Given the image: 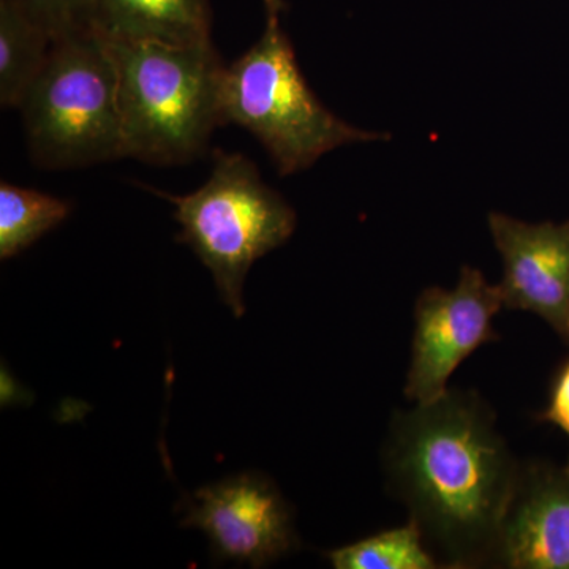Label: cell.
Instances as JSON below:
<instances>
[{
  "label": "cell",
  "mask_w": 569,
  "mask_h": 569,
  "mask_svg": "<svg viewBox=\"0 0 569 569\" xmlns=\"http://www.w3.org/2000/svg\"><path fill=\"white\" fill-rule=\"evenodd\" d=\"M537 422L560 429L569 438V356L557 367L549 385L548 406L535 415ZM569 471V462L567 466Z\"/></svg>",
  "instance_id": "9a60e30c"
},
{
  "label": "cell",
  "mask_w": 569,
  "mask_h": 569,
  "mask_svg": "<svg viewBox=\"0 0 569 569\" xmlns=\"http://www.w3.org/2000/svg\"><path fill=\"white\" fill-rule=\"evenodd\" d=\"M54 37L10 0H0V103L20 108L50 58Z\"/></svg>",
  "instance_id": "8fae6325"
},
{
  "label": "cell",
  "mask_w": 569,
  "mask_h": 569,
  "mask_svg": "<svg viewBox=\"0 0 569 569\" xmlns=\"http://www.w3.org/2000/svg\"><path fill=\"white\" fill-rule=\"evenodd\" d=\"M183 527L203 530L213 559L252 568L274 563L299 548L293 512L271 479L244 473L187 498Z\"/></svg>",
  "instance_id": "52a82bcc"
},
{
  "label": "cell",
  "mask_w": 569,
  "mask_h": 569,
  "mask_svg": "<svg viewBox=\"0 0 569 569\" xmlns=\"http://www.w3.org/2000/svg\"><path fill=\"white\" fill-rule=\"evenodd\" d=\"M89 24L108 39L170 44L212 41L209 0H92Z\"/></svg>",
  "instance_id": "30bf717a"
},
{
  "label": "cell",
  "mask_w": 569,
  "mask_h": 569,
  "mask_svg": "<svg viewBox=\"0 0 569 569\" xmlns=\"http://www.w3.org/2000/svg\"><path fill=\"white\" fill-rule=\"evenodd\" d=\"M20 110L33 162L47 170L123 159L118 71L91 24L56 37Z\"/></svg>",
  "instance_id": "277c9868"
},
{
  "label": "cell",
  "mask_w": 569,
  "mask_h": 569,
  "mask_svg": "<svg viewBox=\"0 0 569 569\" xmlns=\"http://www.w3.org/2000/svg\"><path fill=\"white\" fill-rule=\"evenodd\" d=\"M39 21L52 37L73 31L89 24V10L92 0H10Z\"/></svg>",
  "instance_id": "5bb4252c"
},
{
  "label": "cell",
  "mask_w": 569,
  "mask_h": 569,
  "mask_svg": "<svg viewBox=\"0 0 569 569\" xmlns=\"http://www.w3.org/2000/svg\"><path fill=\"white\" fill-rule=\"evenodd\" d=\"M104 40L118 71L123 157L153 164L198 159L224 126V63L212 41Z\"/></svg>",
  "instance_id": "7a4b0ae2"
},
{
  "label": "cell",
  "mask_w": 569,
  "mask_h": 569,
  "mask_svg": "<svg viewBox=\"0 0 569 569\" xmlns=\"http://www.w3.org/2000/svg\"><path fill=\"white\" fill-rule=\"evenodd\" d=\"M388 486L443 568L493 567L520 463L478 392L452 389L397 411L385 449Z\"/></svg>",
  "instance_id": "6da1fadb"
},
{
  "label": "cell",
  "mask_w": 569,
  "mask_h": 569,
  "mask_svg": "<svg viewBox=\"0 0 569 569\" xmlns=\"http://www.w3.org/2000/svg\"><path fill=\"white\" fill-rule=\"evenodd\" d=\"M174 206L179 241L209 269L223 305L236 318L246 313L244 283L254 261L293 236L298 216L239 152H213L208 181L189 194L142 186Z\"/></svg>",
  "instance_id": "5b68a950"
},
{
  "label": "cell",
  "mask_w": 569,
  "mask_h": 569,
  "mask_svg": "<svg viewBox=\"0 0 569 569\" xmlns=\"http://www.w3.org/2000/svg\"><path fill=\"white\" fill-rule=\"evenodd\" d=\"M336 569H437L443 568L427 549L421 530L413 520L373 535L346 548L326 553Z\"/></svg>",
  "instance_id": "4fadbf2b"
},
{
  "label": "cell",
  "mask_w": 569,
  "mask_h": 569,
  "mask_svg": "<svg viewBox=\"0 0 569 569\" xmlns=\"http://www.w3.org/2000/svg\"><path fill=\"white\" fill-rule=\"evenodd\" d=\"M263 2L266 24L260 39L224 66L220 88L224 126L236 123L249 130L280 176L305 171L340 146L388 141L391 134L358 129L318 100L282 28L283 0Z\"/></svg>",
  "instance_id": "3957f363"
},
{
  "label": "cell",
  "mask_w": 569,
  "mask_h": 569,
  "mask_svg": "<svg viewBox=\"0 0 569 569\" xmlns=\"http://www.w3.org/2000/svg\"><path fill=\"white\" fill-rule=\"evenodd\" d=\"M70 212L69 201L3 181L0 183V258L6 261L17 257L61 224Z\"/></svg>",
  "instance_id": "7c38bea8"
},
{
  "label": "cell",
  "mask_w": 569,
  "mask_h": 569,
  "mask_svg": "<svg viewBox=\"0 0 569 569\" xmlns=\"http://www.w3.org/2000/svg\"><path fill=\"white\" fill-rule=\"evenodd\" d=\"M493 567L569 569V471L542 460L520 463Z\"/></svg>",
  "instance_id": "9c48e42d"
},
{
  "label": "cell",
  "mask_w": 569,
  "mask_h": 569,
  "mask_svg": "<svg viewBox=\"0 0 569 569\" xmlns=\"http://www.w3.org/2000/svg\"><path fill=\"white\" fill-rule=\"evenodd\" d=\"M488 223L503 261L505 309L535 313L569 343V220L533 224L490 212Z\"/></svg>",
  "instance_id": "ba28073f"
},
{
  "label": "cell",
  "mask_w": 569,
  "mask_h": 569,
  "mask_svg": "<svg viewBox=\"0 0 569 569\" xmlns=\"http://www.w3.org/2000/svg\"><path fill=\"white\" fill-rule=\"evenodd\" d=\"M503 307L500 288L479 269L463 266L455 290L426 288L415 305V332L406 396L430 403L447 395L448 380L479 347L500 340L493 317Z\"/></svg>",
  "instance_id": "8992f818"
}]
</instances>
